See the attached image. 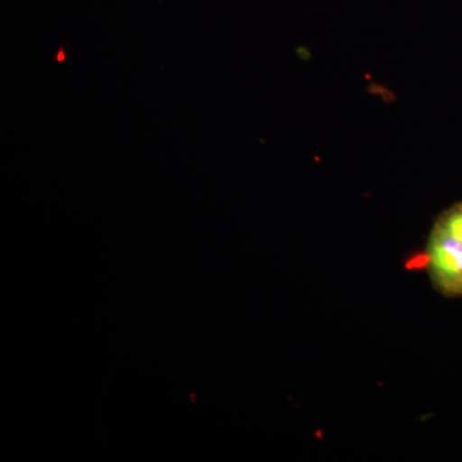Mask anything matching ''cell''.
Masks as SVG:
<instances>
[{
  "mask_svg": "<svg viewBox=\"0 0 462 462\" xmlns=\"http://www.w3.org/2000/svg\"><path fill=\"white\" fill-rule=\"evenodd\" d=\"M431 275L438 288L449 296L462 294V245L439 224L434 227L430 243Z\"/></svg>",
  "mask_w": 462,
  "mask_h": 462,
  "instance_id": "cell-1",
  "label": "cell"
},
{
  "mask_svg": "<svg viewBox=\"0 0 462 462\" xmlns=\"http://www.w3.org/2000/svg\"><path fill=\"white\" fill-rule=\"evenodd\" d=\"M438 224L462 245V205L447 211Z\"/></svg>",
  "mask_w": 462,
  "mask_h": 462,
  "instance_id": "cell-2",
  "label": "cell"
}]
</instances>
